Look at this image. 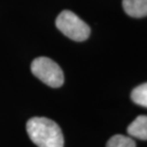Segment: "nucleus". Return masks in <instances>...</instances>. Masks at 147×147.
I'll return each instance as SVG.
<instances>
[{
  "instance_id": "obj_1",
  "label": "nucleus",
  "mask_w": 147,
  "mask_h": 147,
  "mask_svg": "<svg viewBox=\"0 0 147 147\" xmlns=\"http://www.w3.org/2000/svg\"><path fill=\"white\" fill-rule=\"evenodd\" d=\"M30 139L38 147H64V136L55 121L44 117H34L27 123Z\"/></svg>"
},
{
  "instance_id": "obj_3",
  "label": "nucleus",
  "mask_w": 147,
  "mask_h": 147,
  "mask_svg": "<svg viewBox=\"0 0 147 147\" xmlns=\"http://www.w3.org/2000/svg\"><path fill=\"white\" fill-rule=\"evenodd\" d=\"M32 74L47 86L60 87L64 84V73L57 63L48 57L34 59L30 67Z\"/></svg>"
},
{
  "instance_id": "obj_5",
  "label": "nucleus",
  "mask_w": 147,
  "mask_h": 147,
  "mask_svg": "<svg viewBox=\"0 0 147 147\" xmlns=\"http://www.w3.org/2000/svg\"><path fill=\"white\" fill-rule=\"evenodd\" d=\"M128 135L139 140H147V116L137 117L127 127Z\"/></svg>"
},
{
  "instance_id": "obj_4",
  "label": "nucleus",
  "mask_w": 147,
  "mask_h": 147,
  "mask_svg": "<svg viewBox=\"0 0 147 147\" xmlns=\"http://www.w3.org/2000/svg\"><path fill=\"white\" fill-rule=\"evenodd\" d=\"M123 7L131 17L147 16V0H123Z\"/></svg>"
},
{
  "instance_id": "obj_6",
  "label": "nucleus",
  "mask_w": 147,
  "mask_h": 147,
  "mask_svg": "<svg viewBox=\"0 0 147 147\" xmlns=\"http://www.w3.org/2000/svg\"><path fill=\"white\" fill-rule=\"evenodd\" d=\"M131 99L136 105L147 107V83L135 87L131 93Z\"/></svg>"
},
{
  "instance_id": "obj_2",
  "label": "nucleus",
  "mask_w": 147,
  "mask_h": 147,
  "mask_svg": "<svg viewBox=\"0 0 147 147\" xmlns=\"http://www.w3.org/2000/svg\"><path fill=\"white\" fill-rule=\"evenodd\" d=\"M56 27L64 35L73 41H84L90 35L88 25L70 11H64L58 15Z\"/></svg>"
},
{
  "instance_id": "obj_7",
  "label": "nucleus",
  "mask_w": 147,
  "mask_h": 147,
  "mask_svg": "<svg viewBox=\"0 0 147 147\" xmlns=\"http://www.w3.org/2000/svg\"><path fill=\"white\" fill-rule=\"evenodd\" d=\"M106 147H136V142L132 138L123 135H115L109 139Z\"/></svg>"
}]
</instances>
